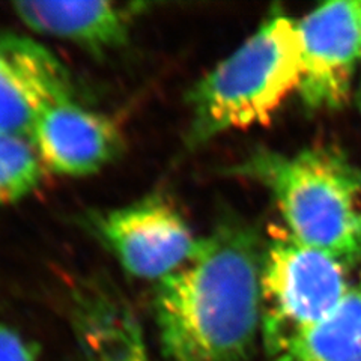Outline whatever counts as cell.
I'll list each match as a JSON object with an SVG mask.
<instances>
[{"instance_id": "10", "label": "cell", "mask_w": 361, "mask_h": 361, "mask_svg": "<svg viewBox=\"0 0 361 361\" xmlns=\"http://www.w3.org/2000/svg\"><path fill=\"white\" fill-rule=\"evenodd\" d=\"M269 361H361V280L326 318Z\"/></svg>"}, {"instance_id": "3", "label": "cell", "mask_w": 361, "mask_h": 361, "mask_svg": "<svg viewBox=\"0 0 361 361\" xmlns=\"http://www.w3.org/2000/svg\"><path fill=\"white\" fill-rule=\"evenodd\" d=\"M279 207L286 232L346 268L361 261V173L334 151L261 152L243 166Z\"/></svg>"}, {"instance_id": "7", "label": "cell", "mask_w": 361, "mask_h": 361, "mask_svg": "<svg viewBox=\"0 0 361 361\" xmlns=\"http://www.w3.org/2000/svg\"><path fill=\"white\" fill-rule=\"evenodd\" d=\"M71 99V75L49 49L0 32V133L29 139L45 110Z\"/></svg>"}, {"instance_id": "9", "label": "cell", "mask_w": 361, "mask_h": 361, "mask_svg": "<svg viewBox=\"0 0 361 361\" xmlns=\"http://www.w3.org/2000/svg\"><path fill=\"white\" fill-rule=\"evenodd\" d=\"M14 16L32 32L68 41L95 54L118 50L146 8L121 2H17Z\"/></svg>"}, {"instance_id": "14", "label": "cell", "mask_w": 361, "mask_h": 361, "mask_svg": "<svg viewBox=\"0 0 361 361\" xmlns=\"http://www.w3.org/2000/svg\"><path fill=\"white\" fill-rule=\"evenodd\" d=\"M360 109H361V89H360Z\"/></svg>"}, {"instance_id": "6", "label": "cell", "mask_w": 361, "mask_h": 361, "mask_svg": "<svg viewBox=\"0 0 361 361\" xmlns=\"http://www.w3.org/2000/svg\"><path fill=\"white\" fill-rule=\"evenodd\" d=\"M302 73L297 92L312 110L342 107L361 62V2L324 4L297 21Z\"/></svg>"}, {"instance_id": "11", "label": "cell", "mask_w": 361, "mask_h": 361, "mask_svg": "<svg viewBox=\"0 0 361 361\" xmlns=\"http://www.w3.org/2000/svg\"><path fill=\"white\" fill-rule=\"evenodd\" d=\"M44 166L29 139L0 133V205L20 202L35 191Z\"/></svg>"}, {"instance_id": "4", "label": "cell", "mask_w": 361, "mask_h": 361, "mask_svg": "<svg viewBox=\"0 0 361 361\" xmlns=\"http://www.w3.org/2000/svg\"><path fill=\"white\" fill-rule=\"evenodd\" d=\"M341 261L276 229L264 248L261 331L269 357L326 318L353 283Z\"/></svg>"}, {"instance_id": "5", "label": "cell", "mask_w": 361, "mask_h": 361, "mask_svg": "<svg viewBox=\"0 0 361 361\" xmlns=\"http://www.w3.org/2000/svg\"><path fill=\"white\" fill-rule=\"evenodd\" d=\"M92 226L122 269L160 281L188 264L199 250L184 217L160 196L98 212Z\"/></svg>"}, {"instance_id": "8", "label": "cell", "mask_w": 361, "mask_h": 361, "mask_svg": "<svg viewBox=\"0 0 361 361\" xmlns=\"http://www.w3.org/2000/svg\"><path fill=\"white\" fill-rule=\"evenodd\" d=\"M29 140L44 169L73 178L103 171L123 149L122 133L115 121L75 99L45 110Z\"/></svg>"}, {"instance_id": "13", "label": "cell", "mask_w": 361, "mask_h": 361, "mask_svg": "<svg viewBox=\"0 0 361 361\" xmlns=\"http://www.w3.org/2000/svg\"><path fill=\"white\" fill-rule=\"evenodd\" d=\"M0 361H38L37 345L0 322Z\"/></svg>"}, {"instance_id": "1", "label": "cell", "mask_w": 361, "mask_h": 361, "mask_svg": "<svg viewBox=\"0 0 361 361\" xmlns=\"http://www.w3.org/2000/svg\"><path fill=\"white\" fill-rule=\"evenodd\" d=\"M264 250L255 229L226 221L188 264L158 281L155 316L169 361H243L261 330Z\"/></svg>"}, {"instance_id": "2", "label": "cell", "mask_w": 361, "mask_h": 361, "mask_svg": "<svg viewBox=\"0 0 361 361\" xmlns=\"http://www.w3.org/2000/svg\"><path fill=\"white\" fill-rule=\"evenodd\" d=\"M302 73L297 21L273 16L188 95L190 149L216 135L262 126L298 90Z\"/></svg>"}, {"instance_id": "12", "label": "cell", "mask_w": 361, "mask_h": 361, "mask_svg": "<svg viewBox=\"0 0 361 361\" xmlns=\"http://www.w3.org/2000/svg\"><path fill=\"white\" fill-rule=\"evenodd\" d=\"M115 349L109 361H151L139 326L131 319L121 321L115 331Z\"/></svg>"}]
</instances>
